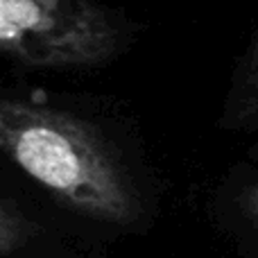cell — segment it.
Instances as JSON below:
<instances>
[{
	"instance_id": "obj_1",
	"label": "cell",
	"mask_w": 258,
	"mask_h": 258,
	"mask_svg": "<svg viewBox=\"0 0 258 258\" xmlns=\"http://www.w3.org/2000/svg\"><path fill=\"white\" fill-rule=\"evenodd\" d=\"M0 154L86 218L118 227L141 218L125 165L89 122L71 113L0 98Z\"/></svg>"
},
{
	"instance_id": "obj_2",
	"label": "cell",
	"mask_w": 258,
	"mask_h": 258,
	"mask_svg": "<svg viewBox=\"0 0 258 258\" xmlns=\"http://www.w3.org/2000/svg\"><path fill=\"white\" fill-rule=\"evenodd\" d=\"M122 39L120 21L98 0H0V54L23 66H102Z\"/></svg>"
},
{
	"instance_id": "obj_3",
	"label": "cell",
	"mask_w": 258,
	"mask_h": 258,
	"mask_svg": "<svg viewBox=\"0 0 258 258\" xmlns=\"http://www.w3.org/2000/svg\"><path fill=\"white\" fill-rule=\"evenodd\" d=\"M231 111L240 122H258V34L238 71Z\"/></svg>"
},
{
	"instance_id": "obj_4",
	"label": "cell",
	"mask_w": 258,
	"mask_h": 258,
	"mask_svg": "<svg viewBox=\"0 0 258 258\" xmlns=\"http://www.w3.org/2000/svg\"><path fill=\"white\" fill-rule=\"evenodd\" d=\"M30 240V224L16 209L0 200V256L18 251Z\"/></svg>"
},
{
	"instance_id": "obj_5",
	"label": "cell",
	"mask_w": 258,
	"mask_h": 258,
	"mask_svg": "<svg viewBox=\"0 0 258 258\" xmlns=\"http://www.w3.org/2000/svg\"><path fill=\"white\" fill-rule=\"evenodd\" d=\"M247 213H249V218L254 220V224L258 227V186L251 188L249 197H247Z\"/></svg>"
}]
</instances>
